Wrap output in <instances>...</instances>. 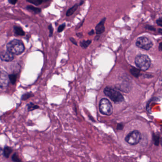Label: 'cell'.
I'll return each instance as SVG.
<instances>
[{"mask_svg":"<svg viewBox=\"0 0 162 162\" xmlns=\"http://www.w3.org/2000/svg\"><path fill=\"white\" fill-rule=\"evenodd\" d=\"M7 49L13 54L20 55L25 51V46L22 41L14 39L7 44Z\"/></svg>","mask_w":162,"mask_h":162,"instance_id":"obj_1","label":"cell"},{"mask_svg":"<svg viewBox=\"0 0 162 162\" xmlns=\"http://www.w3.org/2000/svg\"><path fill=\"white\" fill-rule=\"evenodd\" d=\"M135 63L140 70H147L150 67L151 61L147 55L139 54L135 57Z\"/></svg>","mask_w":162,"mask_h":162,"instance_id":"obj_2","label":"cell"},{"mask_svg":"<svg viewBox=\"0 0 162 162\" xmlns=\"http://www.w3.org/2000/svg\"><path fill=\"white\" fill-rule=\"evenodd\" d=\"M104 94L116 103L122 102L124 100V96L119 91L112 87H107L103 91Z\"/></svg>","mask_w":162,"mask_h":162,"instance_id":"obj_3","label":"cell"},{"mask_svg":"<svg viewBox=\"0 0 162 162\" xmlns=\"http://www.w3.org/2000/svg\"><path fill=\"white\" fill-rule=\"evenodd\" d=\"M99 110L101 113L104 115L110 116L112 114V105L108 99H101L99 104Z\"/></svg>","mask_w":162,"mask_h":162,"instance_id":"obj_4","label":"cell"},{"mask_svg":"<svg viewBox=\"0 0 162 162\" xmlns=\"http://www.w3.org/2000/svg\"><path fill=\"white\" fill-rule=\"evenodd\" d=\"M135 45L139 48L149 51L153 47V43L149 38L142 36L137 39Z\"/></svg>","mask_w":162,"mask_h":162,"instance_id":"obj_5","label":"cell"},{"mask_svg":"<svg viewBox=\"0 0 162 162\" xmlns=\"http://www.w3.org/2000/svg\"><path fill=\"white\" fill-rule=\"evenodd\" d=\"M141 134L138 131H133L126 137L125 140L128 144L135 145L139 143L141 139Z\"/></svg>","mask_w":162,"mask_h":162,"instance_id":"obj_6","label":"cell"},{"mask_svg":"<svg viewBox=\"0 0 162 162\" xmlns=\"http://www.w3.org/2000/svg\"><path fill=\"white\" fill-rule=\"evenodd\" d=\"M10 79L8 73L5 71L0 70V87L4 89L8 86Z\"/></svg>","mask_w":162,"mask_h":162,"instance_id":"obj_7","label":"cell"},{"mask_svg":"<svg viewBox=\"0 0 162 162\" xmlns=\"http://www.w3.org/2000/svg\"><path fill=\"white\" fill-rule=\"evenodd\" d=\"M13 54L10 52L8 50L6 51H3L0 52V59L1 61L9 62L14 59Z\"/></svg>","mask_w":162,"mask_h":162,"instance_id":"obj_8","label":"cell"},{"mask_svg":"<svg viewBox=\"0 0 162 162\" xmlns=\"http://www.w3.org/2000/svg\"><path fill=\"white\" fill-rule=\"evenodd\" d=\"M106 18H103L101 21L96 26L95 30L97 35H100L105 32V28L104 24L106 21Z\"/></svg>","mask_w":162,"mask_h":162,"instance_id":"obj_9","label":"cell"},{"mask_svg":"<svg viewBox=\"0 0 162 162\" xmlns=\"http://www.w3.org/2000/svg\"><path fill=\"white\" fill-rule=\"evenodd\" d=\"M14 33L16 35L20 36H22L25 35V32L23 31V30L21 27L19 26L14 27Z\"/></svg>","mask_w":162,"mask_h":162,"instance_id":"obj_10","label":"cell"},{"mask_svg":"<svg viewBox=\"0 0 162 162\" xmlns=\"http://www.w3.org/2000/svg\"><path fill=\"white\" fill-rule=\"evenodd\" d=\"M79 5L77 4H75V5H73V6L71 8H70L67 10V12L66 13V16H70L71 15L74 13L75 11L77 10V8L78 7Z\"/></svg>","mask_w":162,"mask_h":162,"instance_id":"obj_11","label":"cell"},{"mask_svg":"<svg viewBox=\"0 0 162 162\" xmlns=\"http://www.w3.org/2000/svg\"><path fill=\"white\" fill-rule=\"evenodd\" d=\"M130 72L133 76H134L135 77H139L140 74V70L139 68L132 67L131 68Z\"/></svg>","mask_w":162,"mask_h":162,"instance_id":"obj_12","label":"cell"},{"mask_svg":"<svg viewBox=\"0 0 162 162\" xmlns=\"http://www.w3.org/2000/svg\"><path fill=\"white\" fill-rule=\"evenodd\" d=\"M50 0H26V1L30 4H33L35 5H40L43 3H46Z\"/></svg>","mask_w":162,"mask_h":162,"instance_id":"obj_13","label":"cell"},{"mask_svg":"<svg viewBox=\"0 0 162 162\" xmlns=\"http://www.w3.org/2000/svg\"><path fill=\"white\" fill-rule=\"evenodd\" d=\"M26 8H27V10H28L33 11V13H39L41 11V10L40 8L35 7L33 6H31V5H28V6H27Z\"/></svg>","mask_w":162,"mask_h":162,"instance_id":"obj_14","label":"cell"},{"mask_svg":"<svg viewBox=\"0 0 162 162\" xmlns=\"http://www.w3.org/2000/svg\"><path fill=\"white\" fill-rule=\"evenodd\" d=\"M91 43V40L83 41L80 42V46L82 48L86 49L90 45Z\"/></svg>","mask_w":162,"mask_h":162,"instance_id":"obj_15","label":"cell"},{"mask_svg":"<svg viewBox=\"0 0 162 162\" xmlns=\"http://www.w3.org/2000/svg\"><path fill=\"white\" fill-rule=\"evenodd\" d=\"M12 149L10 147H5L3 151V155L6 158H8L9 156L12 153Z\"/></svg>","mask_w":162,"mask_h":162,"instance_id":"obj_16","label":"cell"},{"mask_svg":"<svg viewBox=\"0 0 162 162\" xmlns=\"http://www.w3.org/2000/svg\"><path fill=\"white\" fill-rule=\"evenodd\" d=\"M10 81L13 85L15 84L17 80V75L16 74H11L9 75Z\"/></svg>","mask_w":162,"mask_h":162,"instance_id":"obj_17","label":"cell"},{"mask_svg":"<svg viewBox=\"0 0 162 162\" xmlns=\"http://www.w3.org/2000/svg\"><path fill=\"white\" fill-rule=\"evenodd\" d=\"M39 108V106L37 105H36L32 103H31L28 105V109L29 111H32V110H35Z\"/></svg>","mask_w":162,"mask_h":162,"instance_id":"obj_18","label":"cell"},{"mask_svg":"<svg viewBox=\"0 0 162 162\" xmlns=\"http://www.w3.org/2000/svg\"><path fill=\"white\" fill-rule=\"evenodd\" d=\"M33 95L31 93H28L27 94H24L22 96V99L23 100H26L31 98V96H33Z\"/></svg>","mask_w":162,"mask_h":162,"instance_id":"obj_19","label":"cell"},{"mask_svg":"<svg viewBox=\"0 0 162 162\" xmlns=\"http://www.w3.org/2000/svg\"><path fill=\"white\" fill-rule=\"evenodd\" d=\"M12 160L14 162H20V161H21L19 157V156L16 153H15L14 155H13V156H12Z\"/></svg>","mask_w":162,"mask_h":162,"instance_id":"obj_20","label":"cell"},{"mask_svg":"<svg viewBox=\"0 0 162 162\" xmlns=\"http://www.w3.org/2000/svg\"><path fill=\"white\" fill-rule=\"evenodd\" d=\"M145 28L147 30H150V31H153L155 32L156 29V28H154V27L153 26L149 25H147L145 27Z\"/></svg>","mask_w":162,"mask_h":162,"instance_id":"obj_21","label":"cell"},{"mask_svg":"<svg viewBox=\"0 0 162 162\" xmlns=\"http://www.w3.org/2000/svg\"><path fill=\"white\" fill-rule=\"evenodd\" d=\"M65 27H66V24L65 23L60 25L58 27L57 32H61L63 31L65 29Z\"/></svg>","mask_w":162,"mask_h":162,"instance_id":"obj_22","label":"cell"},{"mask_svg":"<svg viewBox=\"0 0 162 162\" xmlns=\"http://www.w3.org/2000/svg\"><path fill=\"white\" fill-rule=\"evenodd\" d=\"M48 30H50V37H51L53 33V28L52 26V24H50V25L48 27Z\"/></svg>","mask_w":162,"mask_h":162,"instance_id":"obj_23","label":"cell"},{"mask_svg":"<svg viewBox=\"0 0 162 162\" xmlns=\"http://www.w3.org/2000/svg\"><path fill=\"white\" fill-rule=\"evenodd\" d=\"M156 23H157V25L159 26L162 27V19H159L156 20Z\"/></svg>","mask_w":162,"mask_h":162,"instance_id":"obj_24","label":"cell"},{"mask_svg":"<svg viewBox=\"0 0 162 162\" xmlns=\"http://www.w3.org/2000/svg\"><path fill=\"white\" fill-rule=\"evenodd\" d=\"M70 41H71L72 42L73 44L77 46V43L76 41H75V39L73 38H70L69 39Z\"/></svg>","mask_w":162,"mask_h":162,"instance_id":"obj_25","label":"cell"},{"mask_svg":"<svg viewBox=\"0 0 162 162\" xmlns=\"http://www.w3.org/2000/svg\"><path fill=\"white\" fill-rule=\"evenodd\" d=\"M8 1H9V3L10 4L14 5V4H15L17 3L18 0H8Z\"/></svg>","mask_w":162,"mask_h":162,"instance_id":"obj_26","label":"cell"},{"mask_svg":"<svg viewBox=\"0 0 162 162\" xmlns=\"http://www.w3.org/2000/svg\"><path fill=\"white\" fill-rule=\"evenodd\" d=\"M158 49H159V51H162V42L159 43V46H158Z\"/></svg>","mask_w":162,"mask_h":162,"instance_id":"obj_27","label":"cell"},{"mask_svg":"<svg viewBox=\"0 0 162 162\" xmlns=\"http://www.w3.org/2000/svg\"><path fill=\"white\" fill-rule=\"evenodd\" d=\"M94 34V30H91L88 33V34L90 36L93 35Z\"/></svg>","mask_w":162,"mask_h":162,"instance_id":"obj_28","label":"cell"},{"mask_svg":"<svg viewBox=\"0 0 162 162\" xmlns=\"http://www.w3.org/2000/svg\"><path fill=\"white\" fill-rule=\"evenodd\" d=\"M76 35H77V36L79 37V38H81V37H82V33H77V34H76Z\"/></svg>","mask_w":162,"mask_h":162,"instance_id":"obj_29","label":"cell"},{"mask_svg":"<svg viewBox=\"0 0 162 162\" xmlns=\"http://www.w3.org/2000/svg\"><path fill=\"white\" fill-rule=\"evenodd\" d=\"M158 32L162 35V29H159L158 30Z\"/></svg>","mask_w":162,"mask_h":162,"instance_id":"obj_30","label":"cell"},{"mask_svg":"<svg viewBox=\"0 0 162 162\" xmlns=\"http://www.w3.org/2000/svg\"><path fill=\"white\" fill-rule=\"evenodd\" d=\"M84 1H82L80 2V4H79V6H81V5H82V4H84Z\"/></svg>","mask_w":162,"mask_h":162,"instance_id":"obj_31","label":"cell"},{"mask_svg":"<svg viewBox=\"0 0 162 162\" xmlns=\"http://www.w3.org/2000/svg\"><path fill=\"white\" fill-rule=\"evenodd\" d=\"M1 153H2V150L1 148H0V156L1 155Z\"/></svg>","mask_w":162,"mask_h":162,"instance_id":"obj_32","label":"cell"},{"mask_svg":"<svg viewBox=\"0 0 162 162\" xmlns=\"http://www.w3.org/2000/svg\"><path fill=\"white\" fill-rule=\"evenodd\" d=\"M160 144H161V146L162 147V138H161V139H160Z\"/></svg>","mask_w":162,"mask_h":162,"instance_id":"obj_33","label":"cell"}]
</instances>
